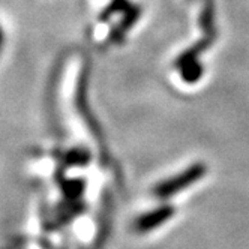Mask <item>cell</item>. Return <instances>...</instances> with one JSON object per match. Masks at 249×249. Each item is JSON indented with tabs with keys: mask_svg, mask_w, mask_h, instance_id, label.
<instances>
[{
	"mask_svg": "<svg viewBox=\"0 0 249 249\" xmlns=\"http://www.w3.org/2000/svg\"><path fill=\"white\" fill-rule=\"evenodd\" d=\"M206 173H207L206 164H201V162L192 164L185 171L176 174L171 177V179H167L159 185H156L153 189V195L158 198H162V200L170 198L173 195L182 192L183 189L192 186L194 183H197L203 176H206Z\"/></svg>",
	"mask_w": 249,
	"mask_h": 249,
	"instance_id": "1",
	"label": "cell"
},
{
	"mask_svg": "<svg viewBox=\"0 0 249 249\" xmlns=\"http://www.w3.org/2000/svg\"><path fill=\"white\" fill-rule=\"evenodd\" d=\"M173 216H174L173 206H168V204L159 206L158 209L147 212L146 215H141L135 221V230L140 231V233H149V231H152V230L158 228L159 225H162L167 221H170Z\"/></svg>",
	"mask_w": 249,
	"mask_h": 249,
	"instance_id": "2",
	"label": "cell"
},
{
	"mask_svg": "<svg viewBox=\"0 0 249 249\" xmlns=\"http://www.w3.org/2000/svg\"><path fill=\"white\" fill-rule=\"evenodd\" d=\"M216 36H218V32H215V33H204V36L197 44H194L191 48L185 50L182 54L177 57L176 68L180 71L182 68H185V66H188L191 63L198 62V56L201 54V53H204L213 42H215Z\"/></svg>",
	"mask_w": 249,
	"mask_h": 249,
	"instance_id": "3",
	"label": "cell"
},
{
	"mask_svg": "<svg viewBox=\"0 0 249 249\" xmlns=\"http://www.w3.org/2000/svg\"><path fill=\"white\" fill-rule=\"evenodd\" d=\"M140 15H141V8L138 6V5H132L131 3V6L123 12V18H122V21L117 24V26H114L113 29H111V32H110V35H108V42H111V44H119V42H122L123 41V38H124V35H126V32L129 30V29H132V26L137 23V20L140 18Z\"/></svg>",
	"mask_w": 249,
	"mask_h": 249,
	"instance_id": "4",
	"label": "cell"
},
{
	"mask_svg": "<svg viewBox=\"0 0 249 249\" xmlns=\"http://www.w3.org/2000/svg\"><path fill=\"white\" fill-rule=\"evenodd\" d=\"M215 0H204L201 12H200V27L203 29L204 33H215L218 32L215 27Z\"/></svg>",
	"mask_w": 249,
	"mask_h": 249,
	"instance_id": "5",
	"label": "cell"
},
{
	"mask_svg": "<svg viewBox=\"0 0 249 249\" xmlns=\"http://www.w3.org/2000/svg\"><path fill=\"white\" fill-rule=\"evenodd\" d=\"M129 6H131V3L128 2V0H111V2L108 3V6H107L102 11V14L99 15V20L101 21L110 20L111 17H114L116 14H123Z\"/></svg>",
	"mask_w": 249,
	"mask_h": 249,
	"instance_id": "6",
	"label": "cell"
},
{
	"mask_svg": "<svg viewBox=\"0 0 249 249\" xmlns=\"http://www.w3.org/2000/svg\"><path fill=\"white\" fill-rule=\"evenodd\" d=\"M180 75L182 78L186 81V83H195L198 81L201 77H203V66L200 62H195V63H191L185 68L180 69Z\"/></svg>",
	"mask_w": 249,
	"mask_h": 249,
	"instance_id": "7",
	"label": "cell"
}]
</instances>
